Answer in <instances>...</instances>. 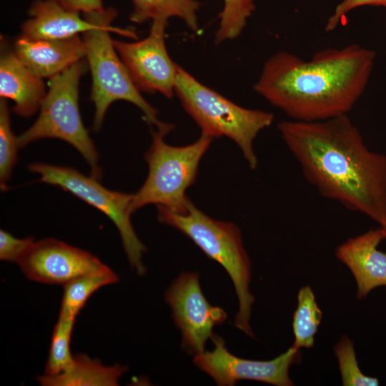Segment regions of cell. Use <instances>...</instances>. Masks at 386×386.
Masks as SVG:
<instances>
[{
    "mask_svg": "<svg viewBox=\"0 0 386 386\" xmlns=\"http://www.w3.org/2000/svg\"><path fill=\"white\" fill-rule=\"evenodd\" d=\"M278 130L307 181L325 198L386 223V154L370 151L347 114L282 121Z\"/></svg>",
    "mask_w": 386,
    "mask_h": 386,
    "instance_id": "obj_1",
    "label": "cell"
},
{
    "mask_svg": "<svg viewBox=\"0 0 386 386\" xmlns=\"http://www.w3.org/2000/svg\"><path fill=\"white\" fill-rule=\"evenodd\" d=\"M375 56L357 44L320 50L308 61L279 51L264 62L254 89L292 120L347 114L367 87Z\"/></svg>",
    "mask_w": 386,
    "mask_h": 386,
    "instance_id": "obj_2",
    "label": "cell"
},
{
    "mask_svg": "<svg viewBox=\"0 0 386 386\" xmlns=\"http://www.w3.org/2000/svg\"><path fill=\"white\" fill-rule=\"evenodd\" d=\"M158 220L189 237L208 257L218 262L229 275L237 295L239 310L234 325L253 337L249 321L254 297L249 290L251 262L234 224L216 220L189 199L184 213L157 206Z\"/></svg>",
    "mask_w": 386,
    "mask_h": 386,
    "instance_id": "obj_3",
    "label": "cell"
},
{
    "mask_svg": "<svg viewBox=\"0 0 386 386\" xmlns=\"http://www.w3.org/2000/svg\"><path fill=\"white\" fill-rule=\"evenodd\" d=\"M96 27L82 33L86 57L92 77L91 99L94 104L93 129H101L107 109L112 103L124 100L137 106L144 114L145 122L157 128L165 123L158 119V111L140 94L127 67L118 56L109 32L137 39L130 29L114 27L112 22L117 16L114 9L89 13Z\"/></svg>",
    "mask_w": 386,
    "mask_h": 386,
    "instance_id": "obj_4",
    "label": "cell"
},
{
    "mask_svg": "<svg viewBox=\"0 0 386 386\" xmlns=\"http://www.w3.org/2000/svg\"><path fill=\"white\" fill-rule=\"evenodd\" d=\"M174 94L187 113L212 138L227 137L239 147L251 169L258 159L253 142L274 121L271 112L242 107L202 84L178 65Z\"/></svg>",
    "mask_w": 386,
    "mask_h": 386,
    "instance_id": "obj_5",
    "label": "cell"
},
{
    "mask_svg": "<svg viewBox=\"0 0 386 386\" xmlns=\"http://www.w3.org/2000/svg\"><path fill=\"white\" fill-rule=\"evenodd\" d=\"M174 128L165 123L153 131L152 143L144 154L147 177L133 194L131 212L153 204L169 211L184 213L189 198L187 189L196 181L199 162L214 138L202 134L194 142L182 147L168 144L164 137Z\"/></svg>",
    "mask_w": 386,
    "mask_h": 386,
    "instance_id": "obj_6",
    "label": "cell"
},
{
    "mask_svg": "<svg viewBox=\"0 0 386 386\" xmlns=\"http://www.w3.org/2000/svg\"><path fill=\"white\" fill-rule=\"evenodd\" d=\"M86 71L80 60L50 78L49 91L33 125L17 137L19 148L44 138H56L74 147L91 167V176L99 179V154L82 122L79 108V82Z\"/></svg>",
    "mask_w": 386,
    "mask_h": 386,
    "instance_id": "obj_7",
    "label": "cell"
},
{
    "mask_svg": "<svg viewBox=\"0 0 386 386\" xmlns=\"http://www.w3.org/2000/svg\"><path fill=\"white\" fill-rule=\"evenodd\" d=\"M29 169L40 176L39 181L60 187L96 208L115 224L129 264L139 275L146 273L142 262L146 247L138 238L131 222L133 194L107 189L96 177H86L78 170L45 163H33Z\"/></svg>",
    "mask_w": 386,
    "mask_h": 386,
    "instance_id": "obj_8",
    "label": "cell"
},
{
    "mask_svg": "<svg viewBox=\"0 0 386 386\" xmlns=\"http://www.w3.org/2000/svg\"><path fill=\"white\" fill-rule=\"evenodd\" d=\"M172 317L182 333V347L192 355L203 352L212 330L227 319L226 312L204 297L197 272H182L164 293Z\"/></svg>",
    "mask_w": 386,
    "mask_h": 386,
    "instance_id": "obj_9",
    "label": "cell"
},
{
    "mask_svg": "<svg viewBox=\"0 0 386 386\" xmlns=\"http://www.w3.org/2000/svg\"><path fill=\"white\" fill-rule=\"evenodd\" d=\"M214 347L194 355V364L209 375L218 385L232 386L242 380H254L276 386H292L291 365L301 362L300 350L291 346L271 360H253L237 357L226 348L224 340L213 335Z\"/></svg>",
    "mask_w": 386,
    "mask_h": 386,
    "instance_id": "obj_10",
    "label": "cell"
},
{
    "mask_svg": "<svg viewBox=\"0 0 386 386\" xmlns=\"http://www.w3.org/2000/svg\"><path fill=\"white\" fill-rule=\"evenodd\" d=\"M167 25L152 22L147 37L135 42L113 40V44L139 91L159 92L170 99L174 94L178 65L166 47Z\"/></svg>",
    "mask_w": 386,
    "mask_h": 386,
    "instance_id": "obj_11",
    "label": "cell"
},
{
    "mask_svg": "<svg viewBox=\"0 0 386 386\" xmlns=\"http://www.w3.org/2000/svg\"><path fill=\"white\" fill-rule=\"evenodd\" d=\"M17 264L31 281L61 285L106 265L90 252L54 238L34 242Z\"/></svg>",
    "mask_w": 386,
    "mask_h": 386,
    "instance_id": "obj_12",
    "label": "cell"
},
{
    "mask_svg": "<svg viewBox=\"0 0 386 386\" xmlns=\"http://www.w3.org/2000/svg\"><path fill=\"white\" fill-rule=\"evenodd\" d=\"M383 239L385 232L380 226L347 239L336 249L337 258L355 279L357 300L365 298L375 288L386 287V252L378 249Z\"/></svg>",
    "mask_w": 386,
    "mask_h": 386,
    "instance_id": "obj_13",
    "label": "cell"
},
{
    "mask_svg": "<svg viewBox=\"0 0 386 386\" xmlns=\"http://www.w3.org/2000/svg\"><path fill=\"white\" fill-rule=\"evenodd\" d=\"M21 61L41 78H51L86 56V48L78 35L62 39H30L23 36L14 42Z\"/></svg>",
    "mask_w": 386,
    "mask_h": 386,
    "instance_id": "obj_14",
    "label": "cell"
},
{
    "mask_svg": "<svg viewBox=\"0 0 386 386\" xmlns=\"http://www.w3.org/2000/svg\"><path fill=\"white\" fill-rule=\"evenodd\" d=\"M29 13L31 18L21 25V36L34 40L66 39L96 26L89 13L81 19L79 12L64 8L58 0H36Z\"/></svg>",
    "mask_w": 386,
    "mask_h": 386,
    "instance_id": "obj_15",
    "label": "cell"
},
{
    "mask_svg": "<svg viewBox=\"0 0 386 386\" xmlns=\"http://www.w3.org/2000/svg\"><path fill=\"white\" fill-rule=\"evenodd\" d=\"M46 95L42 78L34 74L15 52L1 43L0 57V96L14 102L13 110L19 116L33 115Z\"/></svg>",
    "mask_w": 386,
    "mask_h": 386,
    "instance_id": "obj_16",
    "label": "cell"
},
{
    "mask_svg": "<svg viewBox=\"0 0 386 386\" xmlns=\"http://www.w3.org/2000/svg\"><path fill=\"white\" fill-rule=\"evenodd\" d=\"M127 370L119 364L105 366L81 354L74 355L72 363L61 373L39 376L37 381L43 386H116Z\"/></svg>",
    "mask_w": 386,
    "mask_h": 386,
    "instance_id": "obj_17",
    "label": "cell"
},
{
    "mask_svg": "<svg viewBox=\"0 0 386 386\" xmlns=\"http://www.w3.org/2000/svg\"><path fill=\"white\" fill-rule=\"evenodd\" d=\"M131 21L142 24L147 20L168 24L170 17L182 19L194 32L199 31L197 11L201 4L197 0H132Z\"/></svg>",
    "mask_w": 386,
    "mask_h": 386,
    "instance_id": "obj_18",
    "label": "cell"
},
{
    "mask_svg": "<svg viewBox=\"0 0 386 386\" xmlns=\"http://www.w3.org/2000/svg\"><path fill=\"white\" fill-rule=\"evenodd\" d=\"M118 281V275L107 265L72 279L63 285L59 315L76 318L96 291Z\"/></svg>",
    "mask_w": 386,
    "mask_h": 386,
    "instance_id": "obj_19",
    "label": "cell"
},
{
    "mask_svg": "<svg viewBox=\"0 0 386 386\" xmlns=\"http://www.w3.org/2000/svg\"><path fill=\"white\" fill-rule=\"evenodd\" d=\"M322 317V312L311 287L309 285L301 287L292 317L295 340L292 346L298 350L312 347Z\"/></svg>",
    "mask_w": 386,
    "mask_h": 386,
    "instance_id": "obj_20",
    "label": "cell"
},
{
    "mask_svg": "<svg viewBox=\"0 0 386 386\" xmlns=\"http://www.w3.org/2000/svg\"><path fill=\"white\" fill-rule=\"evenodd\" d=\"M75 318L59 315L54 327L46 362L44 375H56L61 373L74 360L70 342Z\"/></svg>",
    "mask_w": 386,
    "mask_h": 386,
    "instance_id": "obj_21",
    "label": "cell"
},
{
    "mask_svg": "<svg viewBox=\"0 0 386 386\" xmlns=\"http://www.w3.org/2000/svg\"><path fill=\"white\" fill-rule=\"evenodd\" d=\"M255 0H224L219 14V25L215 34V43L220 44L238 37L247 21L255 9Z\"/></svg>",
    "mask_w": 386,
    "mask_h": 386,
    "instance_id": "obj_22",
    "label": "cell"
},
{
    "mask_svg": "<svg viewBox=\"0 0 386 386\" xmlns=\"http://www.w3.org/2000/svg\"><path fill=\"white\" fill-rule=\"evenodd\" d=\"M17 137L11 127L10 113L6 99L0 100V184L1 189L7 187L13 168L17 160Z\"/></svg>",
    "mask_w": 386,
    "mask_h": 386,
    "instance_id": "obj_23",
    "label": "cell"
},
{
    "mask_svg": "<svg viewBox=\"0 0 386 386\" xmlns=\"http://www.w3.org/2000/svg\"><path fill=\"white\" fill-rule=\"evenodd\" d=\"M342 384L344 386H376L379 380L365 375L360 369L352 341L342 336L335 347Z\"/></svg>",
    "mask_w": 386,
    "mask_h": 386,
    "instance_id": "obj_24",
    "label": "cell"
},
{
    "mask_svg": "<svg viewBox=\"0 0 386 386\" xmlns=\"http://www.w3.org/2000/svg\"><path fill=\"white\" fill-rule=\"evenodd\" d=\"M33 237L19 239L0 230V259L18 263L34 243Z\"/></svg>",
    "mask_w": 386,
    "mask_h": 386,
    "instance_id": "obj_25",
    "label": "cell"
},
{
    "mask_svg": "<svg viewBox=\"0 0 386 386\" xmlns=\"http://www.w3.org/2000/svg\"><path fill=\"white\" fill-rule=\"evenodd\" d=\"M367 5L380 6L386 8V0H342L337 5L334 12L327 19L325 27V31H333L337 27L342 18L351 10Z\"/></svg>",
    "mask_w": 386,
    "mask_h": 386,
    "instance_id": "obj_26",
    "label": "cell"
},
{
    "mask_svg": "<svg viewBox=\"0 0 386 386\" xmlns=\"http://www.w3.org/2000/svg\"><path fill=\"white\" fill-rule=\"evenodd\" d=\"M64 8L84 14L104 10L102 0H58Z\"/></svg>",
    "mask_w": 386,
    "mask_h": 386,
    "instance_id": "obj_27",
    "label": "cell"
},
{
    "mask_svg": "<svg viewBox=\"0 0 386 386\" xmlns=\"http://www.w3.org/2000/svg\"><path fill=\"white\" fill-rule=\"evenodd\" d=\"M380 227H382L383 230H384V232H385V239H386V223L381 225Z\"/></svg>",
    "mask_w": 386,
    "mask_h": 386,
    "instance_id": "obj_28",
    "label": "cell"
}]
</instances>
